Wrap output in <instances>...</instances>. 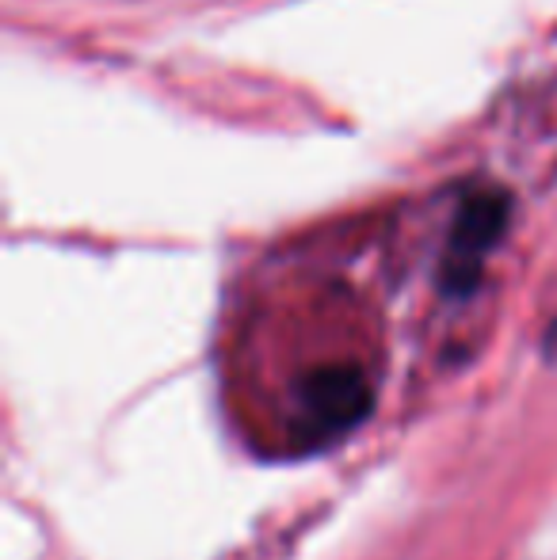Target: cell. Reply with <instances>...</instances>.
<instances>
[{"instance_id": "cell-1", "label": "cell", "mask_w": 557, "mask_h": 560, "mask_svg": "<svg viewBox=\"0 0 557 560\" xmlns=\"http://www.w3.org/2000/svg\"><path fill=\"white\" fill-rule=\"evenodd\" d=\"M508 214H512V199L504 191H497V187L466 195L451 233V259H459V267H466L469 259L485 256V248H492L497 236L504 233Z\"/></svg>"}]
</instances>
